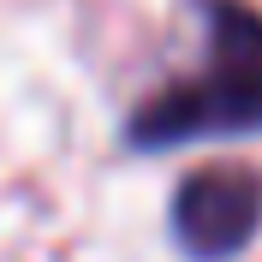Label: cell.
Instances as JSON below:
<instances>
[{
    "label": "cell",
    "instance_id": "cell-1",
    "mask_svg": "<svg viewBox=\"0 0 262 262\" xmlns=\"http://www.w3.org/2000/svg\"><path fill=\"white\" fill-rule=\"evenodd\" d=\"M209 48L191 78L167 83L125 119V143L179 149L203 137L262 131V12L245 0H196Z\"/></svg>",
    "mask_w": 262,
    "mask_h": 262
},
{
    "label": "cell",
    "instance_id": "cell-2",
    "mask_svg": "<svg viewBox=\"0 0 262 262\" xmlns=\"http://www.w3.org/2000/svg\"><path fill=\"white\" fill-rule=\"evenodd\" d=\"M167 214H173V245L191 262H232L262 232V173L196 167L191 179H179Z\"/></svg>",
    "mask_w": 262,
    "mask_h": 262
}]
</instances>
